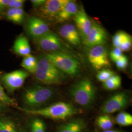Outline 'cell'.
Instances as JSON below:
<instances>
[{
  "mask_svg": "<svg viewBox=\"0 0 132 132\" xmlns=\"http://www.w3.org/2000/svg\"><path fill=\"white\" fill-rule=\"evenodd\" d=\"M18 109L26 113L54 120H64L79 113V111L73 105L65 102H56L43 108L28 109L19 107Z\"/></svg>",
  "mask_w": 132,
  "mask_h": 132,
  "instance_id": "6da1fadb",
  "label": "cell"
},
{
  "mask_svg": "<svg viewBox=\"0 0 132 132\" xmlns=\"http://www.w3.org/2000/svg\"><path fill=\"white\" fill-rule=\"evenodd\" d=\"M34 73L37 80L46 85L60 84L66 78V74L45 56L38 60Z\"/></svg>",
  "mask_w": 132,
  "mask_h": 132,
  "instance_id": "7a4b0ae2",
  "label": "cell"
},
{
  "mask_svg": "<svg viewBox=\"0 0 132 132\" xmlns=\"http://www.w3.org/2000/svg\"><path fill=\"white\" fill-rule=\"evenodd\" d=\"M55 91L52 88L34 85L25 90L23 101L28 109H37L54 97Z\"/></svg>",
  "mask_w": 132,
  "mask_h": 132,
  "instance_id": "3957f363",
  "label": "cell"
},
{
  "mask_svg": "<svg viewBox=\"0 0 132 132\" xmlns=\"http://www.w3.org/2000/svg\"><path fill=\"white\" fill-rule=\"evenodd\" d=\"M70 93L76 103L83 107L91 106L96 99V88L92 81L87 78H83L72 85Z\"/></svg>",
  "mask_w": 132,
  "mask_h": 132,
  "instance_id": "277c9868",
  "label": "cell"
},
{
  "mask_svg": "<svg viewBox=\"0 0 132 132\" xmlns=\"http://www.w3.org/2000/svg\"><path fill=\"white\" fill-rule=\"evenodd\" d=\"M45 56L66 75L76 76L80 72L79 62L69 53L65 52H47Z\"/></svg>",
  "mask_w": 132,
  "mask_h": 132,
  "instance_id": "5b68a950",
  "label": "cell"
},
{
  "mask_svg": "<svg viewBox=\"0 0 132 132\" xmlns=\"http://www.w3.org/2000/svg\"><path fill=\"white\" fill-rule=\"evenodd\" d=\"M129 101V96L126 93L119 92L106 101L101 108V111L106 114L116 113L126 107Z\"/></svg>",
  "mask_w": 132,
  "mask_h": 132,
  "instance_id": "8992f818",
  "label": "cell"
},
{
  "mask_svg": "<svg viewBox=\"0 0 132 132\" xmlns=\"http://www.w3.org/2000/svg\"><path fill=\"white\" fill-rule=\"evenodd\" d=\"M29 76L27 71L19 70L5 73L2 80L7 90L12 93L21 88Z\"/></svg>",
  "mask_w": 132,
  "mask_h": 132,
  "instance_id": "52a82bcc",
  "label": "cell"
},
{
  "mask_svg": "<svg viewBox=\"0 0 132 132\" xmlns=\"http://www.w3.org/2000/svg\"><path fill=\"white\" fill-rule=\"evenodd\" d=\"M36 41L39 47L47 53L64 52L61 39L51 31L36 39Z\"/></svg>",
  "mask_w": 132,
  "mask_h": 132,
  "instance_id": "ba28073f",
  "label": "cell"
},
{
  "mask_svg": "<svg viewBox=\"0 0 132 132\" xmlns=\"http://www.w3.org/2000/svg\"><path fill=\"white\" fill-rule=\"evenodd\" d=\"M107 39V34L105 29L99 24L93 23L89 33L83 41L86 47L90 48L103 45Z\"/></svg>",
  "mask_w": 132,
  "mask_h": 132,
  "instance_id": "9c48e42d",
  "label": "cell"
},
{
  "mask_svg": "<svg viewBox=\"0 0 132 132\" xmlns=\"http://www.w3.org/2000/svg\"><path fill=\"white\" fill-rule=\"evenodd\" d=\"M88 59L92 66L96 70L110 65L107 51L103 45L90 48L88 53Z\"/></svg>",
  "mask_w": 132,
  "mask_h": 132,
  "instance_id": "30bf717a",
  "label": "cell"
},
{
  "mask_svg": "<svg viewBox=\"0 0 132 132\" xmlns=\"http://www.w3.org/2000/svg\"><path fill=\"white\" fill-rule=\"evenodd\" d=\"M26 28L28 34L35 40L50 31L48 24L44 21L33 16L28 18Z\"/></svg>",
  "mask_w": 132,
  "mask_h": 132,
  "instance_id": "8fae6325",
  "label": "cell"
},
{
  "mask_svg": "<svg viewBox=\"0 0 132 132\" xmlns=\"http://www.w3.org/2000/svg\"><path fill=\"white\" fill-rule=\"evenodd\" d=\"M69 0H47L39 7L40 15L47 19L55 18Z\"/></svg>",
  "mask_w": 132,
  "mask_h": 132,
  "instance_id": "7c38bea8",
  "label": "cell"
},
{
  "mask_svg": "<svg viewBox=\"0 0 132 132\" xmlns=\"http://www.w3.org/2000/svg\"><path fill=\"white\" fill-rule=\"evenodd\" d=\"M73 19L76 23V28L79 32L80 37L83 41L92 28L93 23L83 9L78 10Z\"/></svg>",
  "mask_w": 132,
  "mask_h": 132,
  "instance_id": "4fadbf2b",
  "label": "cell"
},
{
  "mask_svg": "<svg viewBox=\"0 0 132 132\" xmlns=\"http://www.w3.org/2000/svg\"><path fill=\"white\" fill-rule=\"evenodd\" d=\"M59 33L62 37L74 46H79L81 37L76 27L71 24H64L59 29Z\"/></svg>",
  "mask_w": 132,
  "mask_h": 132,
  "instance_id": "5bb4252c",
  "label": "cell"
},
{
  "mask_svg": "<svg viewBox=\"0 0 132 132\" xmlns=\"http://www.w3.org/2000/svg\"><path fill=\"white\" fill-rule=\"evenodd\" d=\"M78 11V6L75 1L69 0L55 17L57 22L63 23L74 17Z\"/></svg>",
  "mask_w": 132,
  "mask_h": 132,
  "instance_id": "9a60e30c",
  "label": "cell"
},
{
  "mask_svg": "<svg viewBox=\"0 0 132 132\" xmlns=\"http://www.w3.org/2000/svg\"><path fill=\"white\" fill-rule=\"evenodd\" d=\"M86 127V123L83 119L76 118L60 125L57 132H84Z\"/></svg>",
  "mask_w": 132,
  "mask_h": 132,
  "instance_id": "2e32d148",
  "label": "cell"
},
{
  "mask_svg": "<svg viewBox=\"0 0 132 132\" xmlns=\"http://www.w3.org/2000/svg\"><path fill=\"white\" fill-rule=\"evenodd\" d=\"M14 52L19 55L27 56L30 54L31 47L28 39L24 36H20L16 39L13 46Z\"/></svg>",
  "mask_w": 132,
  "mask_h": 132,
  "instance_id": "e0dca14e",
  "label": "cell"
},
{
  "mask_svg": "<svg viewBox=\"0 0 132 132\" xmlns=\"http://www.w3.org/2000/svg\"><path fill=\"white\" fill-rule=\"evenodd\" d=\"M38 60L36 57L30 54L24 57L21 65L28 72L34 73L37 66Z\"/></svg>",
  "mask_w": 132,
  "mask_h": 132,
  "instance_id": "ac0fdd59",
  "label": "cell"
},
{
  "mask_svg": "<svg viewBox=\"0 0 132 132\" xmlns=\"http://www.w3.org/2000/svg\"><path fill=\"white\" fill-rule=\"evenodd\" d=\"M96 123L98 127L103 131L111 130L113 125V119L106 114L99 116L96 119Z\"/></svg>",
  "mask_w": 132,
  "mask_h": 132,
  "instance_id": "d6986e66",
  "label": "cell"
},
{
  "mask_svg": "<svg viewBox=\"0 0 132 132\" xmlns=\"http://www.w3.org/2000/svg\"><path fill=\"white\" fill-rule=\"evenodd\" d=\"M121 85V78L119 76L114 75L103 83L104 88L107 90H115Z\"/></svg>",
  "mask_w": 132,
  "mask_h": 132,
  "instance_id": "ffe728a7",
  "label": "cell"
},
{
  "mask_svg": "<svg viewBox=\"0 0 132 132\" xmlns=\"http://www.w3.org/2000/svg\"><path fill=\"white\" fill-rule=\"evenodd\" d=\"M115 122L121 126L132 125V116L126 112H121L116 116Z\"/></svg>",
  "mask_w": 132,
  "mask_h": 132,
  "instance_id": "44dd1931",
  "label": "cell"
},
{
  "mask_svg": "<svg viewBox=\"0 0 132 132\" xmlns=\"http://www.w3.org/2000/svg\"><path fill=\"white\" fill-rule=\"evenodd\" d=\"M30 132H46L45 123L39 118H34L30 123Z\"/></svg>",
  "mask_w": 132,
  "mask_h": 132,
  "instance_id": "7402d4cb",
  "label": "cell"
},
{
  "mask_svg": "<svg viewBox=\"0 0 132 132\" xmlns=\"http://www.w3.org/2000/svg\"><path fill=\"white\" fill-rule=\"evenodd\" d=\"M0 132H19L14 123L8 120L0 119Z\"/></svg>",
  "mask_w": 132,
  "mask_h": 132,
  "instance_id": "603a6c76",
  "label": "cell"
},
{
  "mask_svg": "<svg viewBox=\"0 0 132 132\" xmlns=\"http://www.w3.org/2000/svg\"><path fill=\"white\" fill-rule=\"evenodd\" d=\"M128 34L122 31H119L116 33L113 37V44L114 47H119Z\"/></svg>",
  "mask_w": 132,
  "mask_h": 132,
  "instance_id": "cb8c5ba5",
  "label": "cell"
},
{
  "mask_svg": "<svg viewBox=\"0 0 132 132\" xmlns=\"http://www.w3.org/2000/svg\"><path fill=\"white\" fill-rule=\"evenodd\" d=\"M0 103L2 104H7L11 106L16 105V102L14 99L10 97L3 89V88L0 84Z\"/></svg>",
  "mask_w": 132,
  "mask_h": 132,
  "instance_id": "d4e9b609",
  "label": "cell"
},
{
  "mask_svg": "<svg viewBox=\"0 0 132 132\" xmlns=\"http://www.w3.org/2000/svg\"><path fill=\"white\" fill-rule=\"evenodd\" d=\"M114 75V72L113 71H110L108 70H102L97 73L96 78L98 81L103 83Z\"/></svg>",
  "mask_w": 132,
  "mask_h": 132,
  "instance_id": "484cf974",
  "label": "cell"
},
{
  "mask_svg": "<svg viewBox=\"0 0 132 132\" xmlns=\"http://www.w3.org/2000/svg\"><path fill=\"white\" fill-rule=\"evenodd\" d=\"M132 45V37L129 34H128L127 36L123 41L119 48L121 50L122 52H127L131 49Z\"/></svg>",
  "mask_w": 132,
  "mask_h": 132,
  "instance_id": "4316f807",
  "label": "cell"
},
{
  "mask_svg": "<svg viewBox=\"0 0 132 132\" xmlns=\"http://www.w3.org/2000/svg\"><path fill=\"white\" fill-rule=\"evenodd\" d=\"M6 17L7 19H9L10 21L14 22L15 23L18 24L16 9L15 8L8 9L6 12Z\"/></svg>",
  "mask_w": 132,
  "mask_h": 132,
  "instance_id": "83f0119b",
  "label": "cell"
},
{
  "mask_svg": "<svg viewBox=\"0 0 132 132\" xmlns=\"http://www.w3.org/2000/svg\"><path fill=\"white\" fill-rule=\"evenodd\" d=\"M116 66L119 69L123 70L125 69L128 64V60L127 57L123 55L122 56L119 58L118 60L115 62Z\"/></svg>",
  "mask_w": 132,
  "mask_h": 132,
  "instance_id": "f1b7e54d",
  "label": "cell"
},
{
  "mask_svg": "<svg viewBox=\"0 0 132 132\" xmlns=\"http://www.w3.org/2000/svg\"><path fill=\"white\" fill-rule=\"evenodd\" d=\"M111 59L113 61H116L123 55V52L119 47H114L110 52Z\"/></svg>",
  "mask_w": 132,
  "mask_h": 132,
  "instance_id": "f546056e",
  "label": "cell"
},
{
  "mask_svg": "<svg viewBox=\"0 0 132 132\" xmlns=\"http://www.w3.org/2000/svg\"><path fill=\"white\" fill-rule=\"evenodd\" d=\"M16 15L18 19V24L21 23L23 20L24 17V12L23 9H15Z\"/></svg>",
  "mask_w": 132,
  "mask_h": 132,
  "instance_id": "4dcf8cb0",
  "label": "cell"
},
{
  "mask_svg": "<svg viewBox=\"0 0 132 132\" xmlns=\"http://www.w3.org/2000/svg\"><path fill=\"white\" fill-rule=\"evenodd\" d=\"M45 0H32L30 2L33 7L38 8L41 7L45 3Z\"/></svg>",
  "mask_w": 132,
  "mask_h": 132,
  "instance_id": "1f68e13d",
  "label": "cell"
},
{
  "mask_svg": "<svg viewBox=\"0 0 132 132\" xmlns=\"http://www.w3.org/2000/svg\"><path fill=\"white\" fill-rule=\"evenodd\" d=\"M10 0H0V13L3 12V11L7 8V5Z\"/></svg>",
  "mask_w": 132,
  "mask_h": 132,
  "instance_id": "d6a6232c",
  "label": "cell"
},
{
  "mask_svg": "<svg viewBox=\"0 0 132 132\" xmlns=\"http://www.w3.org/2000/svg\"><path fill=\"white\" fill-rule=\"evenodd\" d=\"M24 1L23 0H16L15 4L14 6L15 9H22L24 5Z\"/></svg>",
  "mask_w": 132,
  "mask_h": 132,
  "instance_id": "836d02e7",
  "label": "cell"
},
{
  "mask_svg": "<svg viewBox=\"0 0 132 132\" xmlns=\"http://www.w3.org/2000/svg\"><path fill=\"white\" fill-rule=\"evenodd\" d=\"M15 2H16V0H10L9 4L7 5V8L9 9L14 8Z\"/></svg>",
  "mask_w": 132,
  "mask_h": 132,
  "instance_id": "e575fe53",
  "label": "cell"
},
{
  "mask_svg": "<svg viewBox=\"0 0 132 132\" xmlns=\"http://www.w3.org/2000/svg\"><path fill=\"white\" fill-rule=\"evenodd\" d=\"M122 132L118 130H109L107 131H103L102 132Z\"/></svg>",
  "mask_w": 132,
  "mask_h": 132,
  "instance_id": "d590c367",
  "label": "cell"
},
{
  "mask_svg": "<svg viewBox=\"0 0 132 132\" xmlns=\"http://www.w3.org/2000/svg\"><path fill=\"white\" fill-rule=\"evenodd\" d=\"M2 110V104L1 103H0V113L1 112Z\"/></svg>",
  "mask_w": 132,
  "mask_h": 132,
  "instance_id": "8d00e7d4",
  "label": "cell"
}]
</instances>
